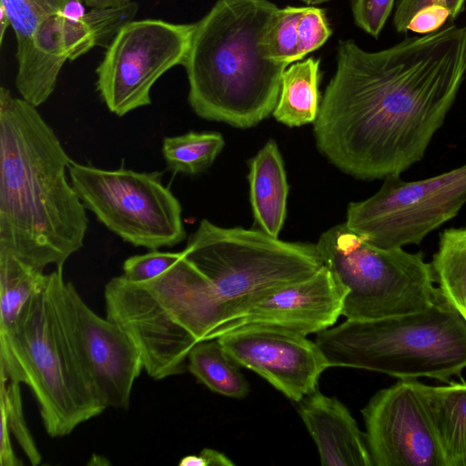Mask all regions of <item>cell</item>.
<instances>
[{"label": "cell", "instance_id": "cell-30", "mask_svg": "<svg viewBox=\"0 0 466 466\" xmlns=\"http://www.w3.org/2000/svg\"><path fill=\"white\" fill-rule=\"evenodd\" d=\"M466 0H400L394 13L393 24L398 32L408 31L411 18L418 11L430 5H440L450 13V19H454L464 8Z\"/></svg>", "mask_w": 466, "mask_h": 466}, {"label": "cell", "instance_id": "cell-25", "mask_svg": "<svg viewBox=\"0 0 466 466\" xmlns=\"http://www.w3.org/2000/svg\"><path fill=\"white\" fill-rule=\"evenodd\" d=\"M1 416L32 465H38L42 456L25 420L20 383L1 379Z\"/></svg>", "mask_w": 466, "mask_h": 466}, {"label": "cell", "instance_id": "cell-11", "mask_svg": "<svg viewBox=\"0 0 466 466\" xmlns=\"http://www.w3.org/2000/svg\"><path fill=\"white\" fill-rule=\"evenodd\" d=\"M49 278L61 321L99 400L106 408L127 409L144 369L137 348L116 323L87 306L64 279L63 268Z\"/></svg>", "mask_w": 466, "mask_h": 466}, {"label": "cell", "instance_id": "cell-13", "mask_svg": "<svg viewBox=\"0 0 466 466\" xmlns=\"http://www.w3.org/2000/svg\"><path fill=\"white\" fill-rule=\"evenodd\" d=\"M217 339L240 367L296 402L317 390L320 375L329 367L316 342L280 327L248 325Z\"/></svg>", "mask_w": 466, "mask_h": 466}, {"label": "cell", "instance_id": "cell-36", "mask_svg": "<svg viewBox=\"0 0 466 466\" xmlns=\"http://www.w3.org/2000/svg\"><path fill=\"white\" fill-rule=\"evenodd\" d=\"M302 1L308 5H319V4L328 2L329 0H302Z\"/></svg>", "mask_w": 466, "mask_h": 466}, {"label": "cell", "instance_id": "cell-29", "mask_svg": "<svg viewBox=\"0 0 466 466\" xmlns=\"http://www.w3.org/2000/svg\"><path fill=\"white\" fill-rule=\"evenodd\" d=\"M394 0H354L352 13L356 25L378 37L390 12Z\"/></svg>", "mask_w": 466, "mask_h": 466}, {"label": "cell", "instance_id": "cell-27", "mask_svg": "<svg viewBox=\"0 0 466 466\" xmlns=\"http://www.w3.org/2000/svg\"><path fill=\"white\" fill-rule=\"evenodd\" d=\"M182 255L183 250L167 252L153 249L146 254L129 257L123 263L122 276L135 283L150 280L167 270Z\"/></svg>", "mask_w": 466, "mask_h": 466}, {"label": "cell", "instance_id": "cell-14", "mask_svg": "<svg viewBox=\"0 0 466 466\" xmlns=\"http://www.w3.org/2000/svg\"><path fill=\"white\" fill-rule=\"evenodd\" d=\"M345 291L324 265L311 277L281 288L225 321L208 339L239 327L263 324L308 335L330 328L342 315Z\"/></svg>", "mask_w": 466, "mask_h": 466}, {"label": "cell", "instance_id": "cell-21", "mask_svg": "<svg viewBox=\"0 0 466 466\" xmlns=\"http://www.w3.org/2000/svg\"><path fill=\"white\" fill-rule=\"evenodd\" d=\"M48 274L15 257L0 253V331L9 329L30 298L47 281Z\"/></svg>", "mask_w": 466, "mask_h": 466}, {"label": "cell", "instance_id": "cell-31", "mask_svg": "<svg viewBox=\"0 0 466 466\" xmlns=\"http://www.w3.org/2000/svg\"><path fill=\"white\" fill-rule=\"evenodd\" d=\"M450 18L449 11L440 5H430L420 9L411 18L407 30L416 33H432Z\"/></svg>", "mask_w": 466, "mask_h": 466}, {"label": "cell", "instance_id": "cell-10", "mask_svg": "<svg viewBox=\"0 0 466 466\" xmlns=\"http://www.w3.org/2000/svg\"><path fill=\"white\" fill-rule=\"evenodd\" d=\"M194 25L145 19L126 24L96 68V90L108 110L123 116L151 104L157 80L184 64Z\"/></svg>", "mask_w": 466, "mask_h": 466}, {"label": "cell", "instance_id": "cell-15", "mask_svg": "<svg viewBox=\"0 0 466 466\" xmlns=\"http://www.w3.org/2000/svg\"><path fill=\"white\" fill-rule=\"evenodd\" d=\"M323 466H372L366 434L348 408L318 390L298 402Z\"/></svg>", "mask_w": 466, "mask_h": 466}, {"label": "cell", "instance_id": "cell-1", "mask_svg": "<svg viewBox=\"0 0 466 466\" xmlns=\"http://www.w3.org/2000/svg\"><path fill=\"white\" fill-rule=\"evenodd\" d=\"M465 75L466 25L376 52L339 41L314 122L319 151L356 178L400 176L424 157Z\"/></svg>", "mask_w": 466, "mask_h": 466}, {"label": "cell", "instance_id": "cell-26", "mask_svg": "<svg viewBox=\"0 0 466 466\" xmlns=\"http://www.w3.org/2000/svg\"><path fill=\"white\" fill-rule=\"evenodd\" d=\"M138 6L130 2L114 8H92L86 14L85 20L90 28L96 46H107L118 31L132 21Z\"/></svg>", "mask_w": 466, "mask_h": 466}, {"label": "cell", "instance_id": "cell-12", "mask_svg": "<svg viewBox=\"0 0 466 466\" xmlns=\"http://www.w3.org/2000/svg\"><path fill=\"white\" fill-rule=\"evenodd\" d=\"M419 383L399 380L361 410L372 466H444Z\"/></svg>", "mask_w": 466, "mask_h": 466}, {"label": "cell", "instance_id": "cell-16", "mask_svg": "<svg viewBox=\"0 0 466 466\" xmlns=\"http://www.w3.org/2000/svg\"><path fill=\"white\" fill-rule=\"evenodd\" d=\"M249 201L260 230L279 238L287 215L289 186L279 147L268 140L248 162Z\"/></svg>", "mask_w": 466, "mask_h": 466}, {"label": "cell", "instance_id": "cell-33", "mask_svg": "<svg viewBox=\"0 0 466 466\" xmlns=\"http://www.w3.org/2000/svg\"><path fill=\"white\" fill-rule=\"evenodd\" d=\"M10 431L6 420L1 416V441H0V464L1 466H18L22 462L15 456L10 440Z\"/></svg>", "mask_w": 466, "mask_h": 466}, {"label": "cell", "instance_id": "cell-34", "mask_svg": "<svg viewBox=\"0 0 466 466\" xmlns=\"http://www.w3.org/2000/svg\"><path fill=\"white\" fill-rule=\"evenodd\" d=\"M91 8H114L127 5L131 0H83Z\"/></svg>", "mask_w": 466, "mask_h": 466}, {"label": "cell", "instance_id": "cell-23", "mask_svg": "<svg viewBox=\"0 0 466 466\" xmlns=\"http://www.w3.org/2000/svg\"><path fill=\"white\" fill-rule=\"evenodd\" d=\"M61 0H0L16 38V59L23 66L32 54L33 36L39 25L59 12Z\"/></svg>", "mask_w": 466, "mask_h": 466}, {"label": "cell", "instance_id": "cell-8", "mask_svg": "<svg viewBox=\"0 0 466 466\" xmlns=\"http://www.w3.org/2000/svg\"><path fill=\"white\" fill-rule=\"evenodd\" d=\"M67 171L86 208L124 241L153 250L185 239L181 204L162 172L104 169L72 159Z\"/></svg>", "mask_w": 466, "mask_h": 466}, {"label": "cell", "instance_id": "cell-18", "mask_svg": "<svg viewBox=\"0 0 466 466\" xmlns=\"http://www.w3.org/2000/svg\"><path fill=\"white\" fill-rule=\"evenodd\" d=\"M319 59L309 57L286 69L281 78L275 119L288 127L314 123L319 112Z\"/></svg>", "mask_w": 466, "mask_h": 466}, {"label": "cell", "instance_id": "cell-32", "mask_svg": "<svg viewBox=\"0 0 466 466\" xmlns=\"http://www.w3.org/2000/svg\"><path fill=\"white\" fill-rule=\"evenodd\" d=\"M179 466H234L235 463L224 453L209 449H203L198 455H187L179 461Z\"/></svg>", "mask_w": 466, "mask_h": 466}, {"label": "cell", "instance_id": "cell-24", "mask_svg": "<svg viewBox=\"0 0 466 466\" xmlns=\"http://www.w3.org/2000/svg\"><path fill=\"white\" fill-rule=\"evenodd\" d=\"M303 9L301 6H286L277 10L263 42L268 59L287 66L300 60L298 24Z\"/></svg>", "mask_w": 466, "mask_h": 466}, {"label": "cell", "instance_id": "cell-6", "mask_svg": "<svg viewBox=\"0 0 466 466\" xmlns=\"http://www.w3.org/2000/svg\"><path fill=\"white\" fill-rule=\"evenodd\" d=\"M183 252L210 282L222 323L324 266L316 244L284 241L260 229L222 228L207 219L189 236Z\"/></svg>", "mask_w": 466, "mask_h": 466}, {"label": "cell", "instance_id": "cell-9", "mask_svg": "<svg viewBox=\"0 0 466 466\" xmlns=\"http://www.w3.org/2000/svg\"><path fill=\"white\" fill-rule=\"evenodd\" d=\"M466 203V164L422 180L384 178L369 198L350 203L346 226L383 248L420 244Z\"/></svg>", "mask_w": 466, "mask_h": 466}, {"label": "cell", "instance_id": "cell-3", "mask_svg": "<svg viewBox=\"0 0 466 466\" xmlns=\"http://www.w3.org/2000/svg\"><path fill=\"white\" fill-rule=\"evenodd\" d=\"M278 9L268 0H218L194 24L183 66L199 117L248 128L273 113L287 65L268 59L263 42Z\"/></svg>", "mask_w": 466, "mask_h": 466}, {"label": "cell", "instance_id": "cell-20", "mask_svg": "<svg viewBox=\"0 0 466 466\" xmlns=\"http://www.w3.org/2000/svg\"><path fill=\"white\" fill-rule=\"evenodd\" d=\"M431 267L438 288L466 320V227L441 233Z\"/></svg>", "mask_w": 466, "mask_h": 466}, {"label": "cell", "instance_id": "cell-7", "mask_svg": "<svg viewBox=\"0 0 466 466\" xmlns=\"http://www.w3.org/2000/svg\"><path fill=\"white\" fill-rule=\"evenodd\" d=\"M316 246L345 291L342 315L347 319L419 312L431 307L440 293L431 263L421 252L377 247L345 222L322 233Z\"/></svg>", "mask_w": 466, "mask_h": 466}, {"label": "cell", "instance_id": "cell-5", "mask_svg": "<svg viewBox=\"0 0 466 466\" xmlns=\"http://www.w3.org/2000/svg\"><path fill=\"white\" fill-rule=\"evenodd\" d=\"M0 370L1 379L31 390L52 438L70 434L106 409L61 321L49 274L15 323L0 331Z\"/></svg>", "mask_w": 466, "mask_h": 466}, {"label": "cell", "instance_id": "cell-35", "mask_svg": "<svg viewBox=\"0 0 466 466\" xmlns=\"http://www.w3.org/2000/svg\"><path fill=\"white\" fill-rule=\"evenodd\" d=\"M8 25H10L8 17H7L5 10L0 6V31H1L0 43H1V45L3 43V38L5 35V29L7 28Z\"/></svg>", "mask_w": 466, "mask_h": 466}, {"label": "cell", "instance_id": "cell-4", "mask_svg": "<svg viewBox=\"0 0 466 466\" xmlns=\"http://www.w3.org/2000/svg\"><path fill=\"white\" fill-rule=\"evenodd\" d=\"M315 342L329 367L367 370L399 380L426 377L449 382L466 369V320L441 290L424 310L347 319L318 333Z\"/></svg>", "mask_w": 466, "mask_h": 466}, {"label": "cell", "instance_id": "cell-28", "mask_svg": "<svg viewBox=\"0 0 466 466\" xmlns=\"http://www.w3.org/2000/svg\"><path fill=\"white\" fill-rule=\"evenodd\" d=\"M330 34L324 11L314 6L304 7L298 24L299 58L320 47Z\"/></svg>", "mask_w": 466, "mask_h": 466}, {"label": "cell", "instance_id": "cell-19", "mask_svg": "<svg viewBox=\"0 0 466 466\" xmlns=\"http://www.w3.org/2000/svg\"><path fill=\"white\" fill-rule=\"evenodd\" d=\"M188 371L210 390L234 399H243L249 385L240 366L227 353L218 339L197 342L187 355Z\"/></svg>", "mask_w": 466, "mask_h": 466}, {"label": "cell", "instance_id": "cell-2", "mask_svg": "<svg viewBox=\"0 0 466 466\" xmlns=\"http://www.w3.org/2000/svg\"><path fill=\"white\" fill-rule=\"evenodd\" d=\"M71 158L36 106L0 88V253L44 270L84 243L86 207L69 183Z\"/></svg>", "mask_w": 466, "mask_h": 466}, {"label": "cell", "instance_id": "cell-17", "mask_svg": "<svg viewBox=\"0 0 466 466\" xmlns=\"http://www.w3.org/2000/svg\"><path fill=\"white\" fill-rule=\"evenodd\" d=\"M444 466H466V382L430 386L420 381Z\"/></svg>", "mask_w": 466, "mask_h": 466}, {"label": "cell", "instance_id": "cell-22", "mask_svg": "<svg viewBox=\"0 0 466 466\" xmlns=\"http://www.w3.org/2000/svg\"><path fill=\"white\" fill-rule=\"evenodd\" d=\"M225 145L218 132H194L166 137L162 155L174 173L197 175L212 165Z\"/></svg>", "mask_w": 466, "mask_h": 466}]
</instances>
